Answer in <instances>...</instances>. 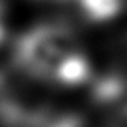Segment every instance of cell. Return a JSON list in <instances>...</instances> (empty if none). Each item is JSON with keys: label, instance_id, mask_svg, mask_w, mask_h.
I'll list each match as a JSON object with an SVG mask.
<instances>
[{"label": "cell", "instance_id": "3", "mask_svg": "<svg viewBox=\"0 0 127 127\" xmlns=\"http://www.w3.org/2000/svg\"><path fill=\"white\" fill-rule=\"evenodd\" d=\"M52 127H97L95 123H89L81 117H64L60 121H56Z\"/></svg>", "mask_w": 127, "mask_h": 127}, {"label": "cell", "instance_id": "1", "mask_svg": "<svg viewBox=\"0 0 127 127\" xmlns=\"http://www.w3.org/2000/svg\"><path fill=\"white\" fill-rule=\"evenodd\" d=\"M22 69L44 81L60 85H81L91 77L89 60L73 36L60 24H42L28 30L14 48Z\"/></svg>", "mask_w": 127, "mask_h": 127}, {"label": "cell", "instance_id": "2", "mask_svg": "<svg viewBox=\"0 0 127 127\" xmlns=\"http://www.w3.org/2000/svg\"><path fill=\"white\" fill-rule=\"evenodd\" d=\"M18 119L16 113V105L10 93V87L6 83V79L0 75V123H12Z\"/></svg>", "mask_w": 127, "mask_h": 127}, {"label": "cell", "instance_id": "4", "mask_svg": "<svg viewBox=\"0 0 127 127\" xmlns=\"http://www.w3.org/2000/svg\"><path fill=\"white\" fill-rule=\"evenodd\" d=\"M6 38V28H4V20H2V4H0V44Z\"/></svg>", "mask_w": 127, "mask_h": 127}]
</instances>
